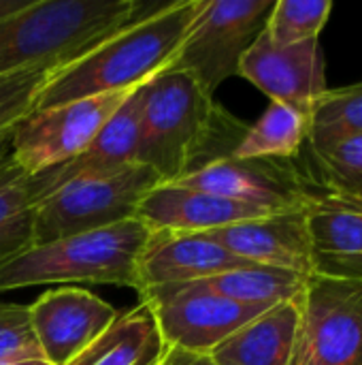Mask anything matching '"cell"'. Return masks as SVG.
<instances>
[{"mask_svg": "<svg viewBox=\"0 0 362 365\" xmlns=\"http://www.w3.org/2000/svg\"><path fill=\"white\" fill-rule=\"evenodd\" d=\"M139 299L149 306L162 342L190 357L209 355L237 329L271 308L239 304L194 284L154 291Z\"/></svg>", "mask_w": 362, "mask_h": 365, "instance_id": "cell-9", "label": "cell"}, {"mask_svg": "<svg viewBox=\"0 0 362 365\" xmlns=\"http://www.w3.org/2000/svg\"><path fill=\"white\" fill-rule=\"evenodd\" d=\"M109 92L30 111L11 133V158L28 175L77 158L134 92Z\"/></svg>", "mask_w": 362, "mask_h": 365, "instance_id": "cell-7", "label": "cell"}, {"mask_svg": "<svg viewBox=\"0 0 362 365\" xmlns=\"http://www.w3.org/2000/svg\"><path fill=\"white\" fill-rule=\"evenodd\" d=\"M179 365H215V364L205 355V357H183Z\"/></svg>", "mask_w": 362, "mask_h": 365, "instance_id": "cell-29", "label": "cell"}, {"mask_svg": "<svg viewBox=\"0 0 362 365\" xmlns=\"http://www.w3.org/2000/svg\"><path fill=\"white\" fill-rule=\"evenodd\" d=\"M312 276L362 282V210L318 197L307 207Z\"/></svg>", "mask_w": 362, "mask_h": 365, "instance_id": "cell-17", "label": "cell"}, {"mask_svg": "<svg viewBox=\"0 0 362 365\" xmlns=\"http://www.w3.org/2000/svg\"><path fill=\"white\" fill-rule=\"evenodd\" d=\"M269 214L275 212L175 184H158L145 195L137 210V218L154 233H209Z\"/></svg>", "mask_w": 362, "mask_h": 365, "instance_id": "cell-16", "label": "cell"}, {"mask_svg": "<svg viewBox=\"0 0 362 365\" xmlns=\"http://www.w3.org/2000/svg\"><path fill=\"white\" fill-rule=\"evenodd\" d=\"M247 263L205 233H169L151 231V237L139 259L137 287L139 297L211 278L222 272L247 267Z\"/></svg>", "mask_w": 362, "mask_h": 365, "instance_id": "cell-13", "label": "cell"}, {"mask_svg": "<svg viewBox=\"0 0 362 365\" xmlns=\"http://www.w3.org/2000/svg\"><path fill=\"white\" fill-rule=\"evenodd\" d=\"M247 126L213 103L186 71L166 68L141 86V163L162 184L228 156Z\"/></svg>", "mask_w": 362, "mask_h": 365, "instance_id": "cell-2", "label": "cell"}, {"mask_svg": "<svg viewBox=\"0 0 362 365\" xmlns=\"http://www.w3.org/2000/svg\"><path fill=\"white\" fill-rule=\"evenodd\" d=\"M171 184L211 192L275 214L307 210L316 199L309 178L301 165H294L292 160H235L224 156Z\"/></svg>", "mask_w": 362, "mask_h": 365, "instance_id": "cell-10", "label": "cell"}, {"mask_svg": "<svg viewBox=\"0 0 362 365\" xmlns=\"http://www.w3.org/2000/svg\"><path fill=\"white\" fill-rule=\"evenodd\" d=\"M36 205L38 199L32 178L11 158L0 169V259L32 246Z\"/></svg>", "mask_w": 362, "mask_h": 365, "instance_id": "cell-23", "label": "cell"}, {"mask_svg": "<svg viewBox=\"0 0 362 365\" xmlns=\"http://www.w3.org/2000/svg\"><path fill=\"white\" fill-rule=\"evenodd\" d=\"M166 355L169 346L160 338L149 306L139 302L66 365H162Z\"/></svg>", "mask_w": 362, "mask_h": 365, "instance_id": "cell-19", "label": "cell"}, {"mask_svg": "<svg viewBox=\"0 0 362 365\" xmlns=\"http://www.w3.org/2000/svg\"><path fill=\"white\" fill-rule=\"evenodd\" d=\"M292 365H362V282L307 276Z\"/></svg>", "mask_w": 362, "mask_h": 365, "instance_id": "cell-8", "label": "cell"}, {"mask_svg": "<svg viewBox=\"0 0 362 365\" xmlns=\"http://www.w3.org/2000/svg\"><path fill=\"white\" fill-rule=\"evenodd\" d=\"M362 135V81L326 90L314 105L307 128V150H320Z\"/></svg>", "mask_w": 362, "mask_h": 365, "instance_id": "cell-24", "label": "cell"}, {"mask_svg": "<svg viewBox=\"0 0 362 365\" xmlns=\"http://www.w3.org/2000/svg\"><path fill=\"white\" fill-rule=\"evenodd\" d=\"M137 0H32L0 19V77L53 71L143 17Z\"/></svg>", "mask_w": 362, "mask_h": 365, "instance_id": "cell-3", "label": "cell"}, {"mask_svg": "<svg viewBox=\"0 0 362 365\" xmlns=\"http://www.w3.org/2000/svg\"><path fill=\"white\" fill-rule=\"evenodd\" d=\"M0 365H49L43 359H32V361H15V364H0Z\"/></svg>", "mask_w": 362, "mask_h": 365, "instance_id": "cell-31", "label": "cell"}, {"mask_svg": "<svg viewBox=\"0 0 362 365\" xmlns=\"http://www.w3.org/2000/svg\"><path fill=\"white\" fill-rule=\"evenodd\" d=\"M307 276L277 269V267H262V265H247L230 272L215 274L211 278H203L190 282L203 291L213 295L250 304V306H275L288 299H294L303 287Z\"/></svg>", "mask_w": 362, "mask_h": 365, "instance_id": "cell-21", "label": "cell"}, {"mask_svg": "<svg viewBox=\"0 0 362 365\" xmlns=\"http://www.w3.org/2000/svg\"><path fill=\"white\" fill-rule=\"evenodd\" d=\"M28 308L41 357L49 365L70 364L119 317L111 304L77 287L47 291Z\"/></svg>", "mask_w": 362, "mask_h": 365, "instance_id": "cell-11", "label": "cell"}, {"mask_svg": "<svg viewBox=\"0 0 362 365\" xmlns=\"http://www.w3.org/2000/svg\"><path fill=\"white\" fill-rule=\"evenodd\" d=\"M11 163V141L0 145V169H4Z\"/></svg>", "mask_w": 362, "mask_h": 365, "instance_id": "cell-30", "label": "cell"}, {"mask_svg": "<svg viewBox=\"0 0 362 365\" xmlns=\"http://www.w3.org/2000/svg\"><path fill=\"white\" fill-rule=\"evenodd\" d=\"M239 75L265 92L271 103H284L312 115L314 105L329 90L320 41L275 45L262 30L239 64Z\"/></svg>", "mask_w": 362, "mask_h": 365, "instance_id": "cell-12", "label": "cell"}, {"mask_svg": "<svg viewBox=\"0 0 362 365\" xmlns=\"http://www.w3.org/2000/svg\"><path fill=\"white\" fill-rule=\"evenodd\" d=\"M43 359L32 329L30 308L21 304H0V364Z\"/></svg>", "mask_w": 362, "mask_h": 365, "instance_id": "cell-27", "label": "cell"}, {"mask_svg": "<svg viewBox=\"0 0 362 365\" xmlns=\"http://www.w3.org/2000/svg\"><path fill=\"white\" fill-rule=\"evenodd\" d=\"M158 184H162L160 175L143 163L98 178L73 180L38 201L32 244H45L137 218L141 201Z\"/></svg>", "mask_w": 362, "mask_h": 365, "instance_id": "cell-5", "label": "cell"}, {"mask_svg": "<svg viewBox=\"0 0 362 365\" xmlns=\"http://www.w3.org/2000/svg\"><path fill=\"white\" fill-rule=\"evenodd\" d=\"M201 6L203 0H179L151 9L81 58L53 68L32 111L143 86L175 62Z\"/></svg>", "mask_w": 362, "mask_h": 365, "instance_id": "cell-1", "label": "cell"}, {"mask_svg": "<svg viewBox=\"0 0 362 365\" xmlns=\"http://www.w3.org/2000/svg\"><path fill=\"white\" fill-rule=\"evenodd\" d=\"M32 0H0V19L26 9Z\"/></svg>", "mask_w": 362, "mask_h": 365, "instance_id": "cell-28", "label": "cell"}, {"mask_svg": "<svg viewBox=\"0 0 362 365\" xmlns=\"http://www.w3.org/2000/svg\"><path fill=\"white\" fill-rule=\"evenodd\" d=\"M309 115L284 103H271L256 124L247 126L228 158L294 160L307 141Z\"/></svg>", "mask_w": 362, "mask_h": 365, "instance_id": "cell-20", "label": "cell"}, {"mask_svg": "<svg viewBox=\"0 0 362 365\" xmlns=\"http://www.w3.org/2000/svg\"><path fill=\"white\" fill-rule=\"evenodd\" d=\"M134 163H141V86L77 158L30 178L34 182L36 199L41 201L73 180L115 173Z\"/></svg>", "mask_w": 362, "mask_h": 365, "instance_id": "cell-15", "label": "cell"}, {"mask_svg": "<svg viewBox=\"0 0 362 365\" xmlns=\"http://www.w3.org/2000/svg\"><path fill=\"white\" fill-rule=\"evenodd\" d=\"M299 295L252 319L207 357L215 365H292L301 325Z\"/></svg>", "mask_w": 362, "mask_h": 365, "instance_id": "cell-18", "label": "cell"}, {"mask_svg": "<svg viewBox=\"0 0 362 365\" xmlns=\"http://www.w3.org/2000/svg\"><path fill=\"white\" fill-rule=\"evenodd\" d=\"M149 237L151 229L143 220L130 218L105 229L32 244L0 259V293L60 282L134 289L139 259Z\"/></svg>", "mask_w": 362, "mask_h": 365, "instance_id": "cell-4", "label": "cell"}, {"mask_svg": "<svg viewBox=\"0 0 362 365\" xmlns=\"http://www.w3.org/2000/svg\"><path fill=\"white\" fill-rule=\"evenodd\" d=\"M318 197L362 210V135L320 150H307L303 169Z\"/></svg>", "mask_w": 362, "mask_h": 365, "instance_id": "cell-22", "label": "cell"}, {"mask_svg": "<svg viewBox=\"0 0 362 365\" xmlns=\"http://www.w3.org/2000/svg\"><path fill=\"white\" fill-rule=\"evenodd\" d=\"M51 71H23L0 77V145L11 141L13 128L32 111L34 98Z\"/></svg>", "mask_w": 362, "mask_h": 365, "instance_id": "cell-26", "label": "cell"}, {"mask_svg": "<svg viewBox=\"0 0 362 365\" xmlns=\"http://www.w3.org/2000/svg\"><path fill=\"white\" fill-rule=\"evenodd\" d=\"M205 235L247 263L288 269L303 276L314 274L307 210L269 214L235 222Z\"/></svg>", "mask_w": 362, "mask_h": 365, "instance_id": "cell-14", "label": "cell"}, {"mask_svg": "<svg viewBox=\"0 0 362 365\" xmlns=\"http://www.w3.org/2000/svg\"><path fill=\"white\" fill-rule=\"evenodd\" d=\"M331 11V0H277L269 13L265 32L275 45L314 41L320 36Z\"/></svg>", "mask_w": 362, "mask_h": 365, "instance_id": "cell-25", "label": "cell"}, {"mask_svg": "<svg viewBox=\"0 0 362 365\" xmlns=\"http://www.w3.org/2000/svg\"><path fill=\"white\" fill-rule=\"evenodd\" d=\"M275 0H203L186 41L169 68L190 73L207 94L230 77L258 34Z\"/></svg>", "mask_w": 362, "mask_h": 365, "instance_id": "cell-6", "label": "cell"}]
</instances>
